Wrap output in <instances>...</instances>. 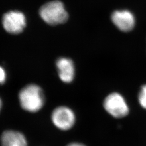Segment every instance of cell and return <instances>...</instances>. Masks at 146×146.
Returning <instances> with one entry per match:
<instances>
[{
  "label": "cell",
  "mask_w": 146,
  "mask_h": 146,
  "mask_svg": "<svg viewBox=\"0 0 146 146\" xmlns=\"http://www.w3.org/2000/svg\"><path fill=\"white\" fill-rule=\"evenodd\" d=\"M22 108L29 112H37L44 104V98L41 88L36 84H29L24 87L19 93Z\"/></svg>",
  "instance_id": "1"
},
{
  "label": "cell",
  "mask_w": 146,
  "mask_h": 146,
  "mask_svg": "<svg viewBox=\"0 0 146 146\" xmlns=\"http://www.w3.org/2000/svg\"><path fill=\"white\" fill-rule=\"evenodd\" d=\"M40 15L43 21L50 25H58L67 21L68 14L62 2L53 1L42 5Z\"/></svg>",
  "instance_id": "2"
},
{
  "label": "cell",
  "mask_w": 146,
  "mask_h": 146,
  "mask_svg": "<svg viewBox=\"0 0 146 146\" xmlns=\"http://www.w3.org/2000/svg\"><path fill=\"white\" fill-rule=\"evenodd\" d=\"M105 110L113 117L121 118L129 113V108L123 97L117 93L108 95L104 102Z\"/></svg>",
  "instance_id": "3"
},
{
  "label": "cell",
  "mask_w": 146,
  "mask_h": 146,
  "mask_svg": "<svg viewBox=\"0 0 146 146\" xmlns=\"http://www.w3.org/2000/svg\"><path fill=\"white\" fill-rule=\"evenodd\" d=\"M2 24L6 31L11 34H19L26 25L25 15L19 11H9L3 16Z\"/></svg>",
  "instance_id": "4"
},
{
  "label": "cell",
  "mask_w": 146,
  "mask_h": 146,
  "mask_svg": "<svg viewBox=\"0 0 146 146\" xmlns=\"http://www.w3.org/2000/svg\"><path fill=\"white\" fill-rule=\"evenodd\" d=\"M52 122L58 128L66 131L74 125L75 117L73 111L66 107H59L52 112Z\"/></svg>",
  "instance_id": "5"
},
{
  "label": "cell",
  "mask_w": 146,
  "mask_h": 146,
  "mask_svg": "<svg viewBox=\"0 0 146 146\" xmlns=\"http://www.w3.org/2000/svg\"><path fill=\"white\" fill-rule=\"evenodd\" d=\"M111 19L115 26L124 32L131 31L135 25L134 15L128 10L114 11L111 14Z\"/></svg>",
  "instance_id": "6"
},
{
  "label": "cell",
  "mask_w": 146,
  "mask_h": 146,
  "mask_svg": "<svg viewBox=\"0 0 146 146\" xmlns=\"http://www.w3.org/2000/svg\"><path fill=\"white\" fill-rule=\"evenodd\" d=\"M56 64L60 79L65 83L71 82L75 76V67L72 60L68 58H60Z\"/></svg>",
  "instance_id": "7"
},
{
  "label": "cell",
  "mask_w": 146,
  "mask_h": 146,
  "mask_svg": "<svg viewBox=\"0 0 146 146\" xmlns=\"http://www.w3.org/2000/svg\"><path fill=\"white\" fill-rule=\"evenodd\" d=\"M2 146H27L26 140L21 133L13 131H4L1 137Z\"/></svg>",
  "instance_id": "8"
},
{
  "label": "cell",
  "mask_w": 146,
  "mask_h": 146,
  "mask_svg": "<svg viewBox=\"0 0 146 146\" xmlns=\"http://www.w3.org/2000/svg\"><path fill=\"white\" fill-rule=\"evenodd\" d=\"M139 101L141 106L146 110V84L141 87L139 94Z\"/></svg>",
  "instance_id": "9"
},
{
  "label": "cell",
  "mask_w": 146,
  "mask_h": 146,
  "mask_svg": "<svg viewBox=\"0 0 146 146\" xmlns=\"http://www.w3.org/2000/svg\"><path fill=\"white\" fill-rule=\"evenodd\" d=\"M6 79V74L5 70L0 67V84H3L5 82Z\"/></svg>",
  "instance_id": "10"
},
{
  "label": "cell",
  "mask_w": 146,
  "mask_h": 146,
  "mask_svg": "<svg viewBox=\"0 0 146 146\" xmlns=\"http://www.w3.org/2000/svg\"><path fill=\"white\" fill-rule=\"evenodd\" d=\"M67 146H85L82 144L81 143H73L71 144H69Z\"/></svg>",
  "instance_id": "11"
},
{
  "label": "cell",
  "mask_w": 146,
  "mask_h": 146,
  "mask_svg": "<svg viewBox=\"0 0 146 146\" xmlns=\"http://www.w3.org/2000/svg\"><path fill=\"white\" fill-rule=\"evenodd\" d=\"M1 107H2V101H1V100L0 99V110H1Z\"/></svg>",
  "instance_id": "12"
}]
</instances>
